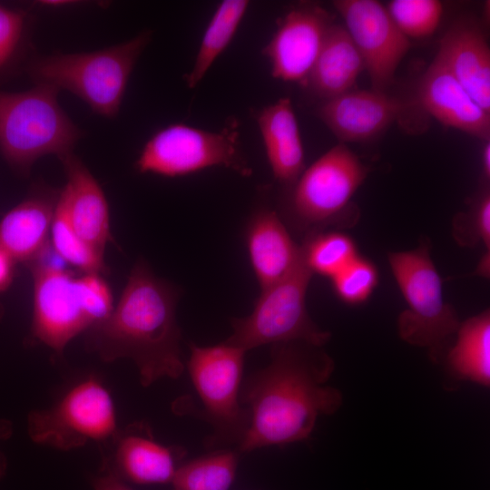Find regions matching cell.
Listing matches in <instances>:
<instances>
[{
    "mask_svg": "<svg viewBox=\"0 0 490 490\" xmlns=\"http://www.w3.org/2000/svg\"><path fill=\"white\" fill-rule=\"evenodd\" d=\"M333 370V359L320 347L302 341L271 345L269 363L241 384L240 402L250 422L236 450L307 440L318 418L342 405L340 390L326 385Z\"/></svg>",
    "mask_w": 490,
    "mask_h": 490,
    "instance_id": "1",
    "label": "cell"
},
{
    "mask_svg": "<svg viewBox=\"0 0 490 490\" xmlns=\"http://www.w3.org/2000/svg\"><path fill=\"white\" fill-rule=\"evenodd\" d=\"M180 289L139 260L111 314L85 332L87 351L105 362L132 360L142 386L180 377L185 363L177 322Z\"/></svg>",
    "mask_w": 490,
    "mask_h": 490,
    "instance_id": "2",
    "label": "cell"
},
{
    "mask_svg": "<svg viewBox=\"0 0 490 490\" xmlns=\"http://www.w3.org/2000/svg\"><path fill=\"white\" fill-rule=\"evenodd\" d=\"M28 265L34 279L30 340L61 358L70 341L111 314L112 291L99 274L75 277L64 268Z\"/></svg>",
    "mask_w": 490,
    "mask_h": 490,
    "instance_id": "3",
    "label": "cell"
},
{
    "mask_svg": "<svg viewBox=\"0 0 490 490\" xmlns=\"http://www.w3.org/2000/svg\"><path fill=\"white\" fill-rule=\"evenodd\" d=\"M152 39L143 31L123 43L93 52L59 53L34 58L27 71L36 84L65 90L106 118L115 117L134 66Z\"/></svg>",
    "mask_w": 490,
    "mask_h": 490,
    "instance_id": "4",
    "label": "cell"
},
{
    "mask_svg": "<svg viewBox=\"0 0 490 490\" xmlns=\"http://www.w3.org/2000/svg\"><path fill=\"white\" fill-rule=\"evenodd\" d=\"M58 92L44 84L20 92L0 90V153L22 176L44 156L61 159L73 152L82 137L59 104Z\"/></svg>",
    "mask_w": 490,
    "mask_h": 490,
    "instance_id": "5",
    "label": "cell"
},
{
    "mask_svg": "<svg viewBox=\"0 0 490 490\" xmlns=\"http://www.w3.org/2000/svg\"><path fill=\"white\" fill-rule=\"evenodd\" d=\"M388 262L407 305L398 317L399 337L410 345L427 348L432 360L438 362L460 322L455 309L444 299L442 279L428 245L390 252Z\"/></svg>",
    "mask_w": 490,
    "mask_h": 490,
    "instance_id": "6",
    "label": "cell"
},
{
    "mask_svg": "<svg viewBox=\"0 0 490 490\" xmlns=\"http://www.w3.org/2000/svg\"><path fill=\"white\" fill-rule=\"evenodd\" d=\"M299 260L283 279L261 290L251 313L230 320L232 333L226 343L249 351L264 345L302 341L322 347L330 332L320 328L306 307L307 290L313 275L303 248Z\"/></svg>",
    "mask_w": 490,
    "mask_h": 490,
    "instance_id": "7",
    "label": "cell"
},
{
    "mask_svg": "<svg viewBox=\"0 0 490 490\" xmlns=\"http://www.w3.org/2000/svg\"><path fill=\"white\" fill-rule=\"evenodd\" d=\"M26 425L33 442L63 451L101 446L119 429L113 396L93 375L74 383L52 406L31 411Z\"/></svg>",
    "mask_w": 490,
    "mask_h": 490,
    "instance_id": "8",
    "label": "cell"
},
{
    "mask_svg": "<svg viewBox=\"0 0 490 490\" xmlns=\"http://www.w3.org/2000/svg\"><path fill=\"white\" fill-rule=\"evenodd\" d=\"M245 354L225 341L208 347L190 343L186 367L202 404L200 415L212 427L209 447L238 446L249 427V411L240 402Z\"/></svg>",
    "mask_w": 490,
    "mask_h": 490,
    "instance_id": "9",
    "label": "cell"
},
{
    "mask_svg": "<svg viewBox=\"0 0 490 490\" xmlns=\"http://www.w3.org/2000/svg\"><path fill=\"white\" fill-rule=\"evenodd\" d=\"M230 169L243 177L252 173L240 147L239 124L232 120L219 132L172 123L143 145L135 169L166 177L191 174L211 167Z\"/></svg>",
    "mask_w": 490,
    "mask_h": 490,
    "instance_id": "10",
    "label": "cell"
},
{
    "mask_svg": "<svg viewBox=\"0 0 490 490\" xmlns=\"http://www.w3.org/2000/svg\"><path fill=\"white\" fill-rule=\"evenodd\" d=\"M368 168L338 142L305 169L289 189L282 210L299 229L315 230L333 222L365 181Z\"/></svg>",
    "mask_w": 490,
    "mask_h": 490,
    "instance_id": "11",
    "label": "cell"
},
{
    "mask_svg": "<svg viewBox=\"0 0 490 490\" xmlns=\"http://www.w3.org/2000/svg\"><path fill=\"white\" fill-rule=\"evenodd\" d=\"M333 5L358 48L373 90L386 92L410 48L387 7L376 0H336Z\"/></svg>",
    "mask_w": 490,
    "mask_h": 490,
    "instance_id": "12",
    "label": "cell"
},
{
    "mask_svg": "<svg viewBox=\"0 0 490 490\" xmlns=\"http://www.w3.org/2000/svg\"><path fill=\"white\" fill-rule=\"evenodd\" d=\"M101 447L100 471L137 485L171 483L186 454L181 446L157 441L144 422L119 428Z\"/></svg>",
    "mask_w": 490,
    "mask_h": 490,
    "instance_id": "13",
    "label": "cell"
},
{
    "mask_svg": "<svg viewBox=\"0 0 490 490\" xmlns=\"http://www.w3.org/2000/svg\"><path fill=\"white\" fill-rule=\"evenodd\" d=\"M333 24L332 15L317 4L303 3L287 12L262 50L271 75L303 85Z\"/></svg>",
    "mask_w": 490,
    "mask_h": 490,
    "instance_id": "14",
    "label": "cell"
},
{
    "mask_svg": "<svg viewBox=\"0 0 490 490\" xmlns=\"http://www.w3.org/2000/svg\"><path fill=\"white\" fill-rule=\"evenodd\" d=\"M412 106L386 92L354 89L321 102L316 114L340 142H365L403 119Z\"/></svg>",
    "mask_w": 490,
    "mask_h": 490,
    "instance_id": "15",
    "label": "cell"
},
{
    "mask_svg": "<svg viewBox=\"0 0 490 490\" xmlns=\"http://www.w3.org/2000/svg\"><path fill=\"white\" fill-rule=\"evenodd\" d=\"M417 103L445 126L489 140L490 113L473 100L438 55L421 77Z\"/></svg>",
    "mask_w": 490,
    "mask_h": 490,
    "instance_id": "16",
    "label": "cell"
},
{
    "mask_svg": "<svg viewBox=\"0 0 490 490\" xmlns=\"http://www.w3.org/2000/svg\"><path fill=\"white\" fill-rule=\"evenodd\" d=\"M60 161L66 175L60 193L69 222L82 240L103 255L107 243L113 240L105 195L88 168L73 152Z\"/></svg>",
    "mask_w": 490,
    "mask_h": 490,
    "instance_id": "17",
    "label": "cell"
},
{
    "mask_svg": "<svg viewBox=\"0 0 490 490\" xmlns=\"http://www.w3.org/2000/svg\"><path fill=\"white\" fill-rule=\"evenodd\" d=\"M246 242L250 261L263 290L286 277L297 265L302 249L292 240L281 217L260 204L250 219Z\"/></svg>",
    "mask_w": 490,
    "mask_h": 490,
    "instance_id": "18",
    "label": "cell"
},
{
    "mask_svg": "<svg viewBox=\"0 0 490 490\" xmlns=\"http://www.w3.org/2000/svg\"><path fill=\"white\" fill-rule=\"evenodd\" d=\"M58 194L37 185L0 220V248L15 262L29 264L47 248Z\"/></svg>",
    "mask_w": 490,
    "mask_h": 490,
    "instance_id": "19",
    "label": "cell"
},
{
    "mask_svg": "<svg viewBox=\"0 0 490 490\" xmlns=\"http://www.w3.org/2000/svg\"><path fill=\"white\" fill-rule=\"evenodd\" d=\"M473 100L490 113V49L482 31L471 23L452 25L436 54Z\"/></svg>",
    "mask_w": 490,
    "mask_h": 490,
    "instance_id": "20",
    "label": "cell"
},
{
    "mask_svg": "<svg viewBox=\"0 0 490 490\" xmlns=\"http://www.w3.org/2000/svg\"><path fill=\"white\" fill-rule=\"evenodd\" d=\"M272 174L286 189L305 168V152L291 100L282 97L255 113Z\"/></svg>",
    "mask_w": 490,
    "mask_h": 490,
    "instance_id": "21",
    "label": "cell"
},
{
    "mask_svg": "<svg viewBox=\"0 0 490 490\" xmlns=\"http://www.w3.org/2000/svg\"><path fill=\"white\" fill-rule=\"evenodd\" d=\"M365 70L346 27L334 23L302 86L321 102L327 101L354 90Z\"/></svg>",
    "mask_w": 490,
    "mask_h": 490,
    "instance_id": "22",
    "label": "cell"
},
{
    "mask_svg": "<svg viewBox=\"0 0 490 490\" xmlns=\"http://www.w3.org/2000/svg\"><path fill=\"white\" fill-rule=\"evenodd\" d=\"M456 341L447 355L452 376L483 387L490 386V313H482L460 323Z\"/></svg>",
    "mask_w": 490,
    "mask_h": 490,
    "instance_id": "23",
    "label": "cell"
},
{
    "mask_svg": "<svg viewBox=\"0 0 490 490\" xmlns=\"http://www.w3.org/2000/svg\"><path fill=\"white\" fill-rule=\"evenodd\" d=\"M248 0H224L216 8L202 35L194 64L184 76L189 88H195L216 59L228 47L248 8Z\"/></svg>",
    "mask_w": 490,
    "mask_h": 490,
    "instance_id": "24",
    "label": "cell"
},
{
    "mask_svg": "<svg viewBox=\"0 0 490 490\" xmlns=\"http://www.w3.org/2000/svg\"><path fill=\"white\" fill-rule=\"evenodd\" d=\"M240 453L219 449L181 464L172 490H230L235 479Z\"/></svg>",
    "mask_w": 490,
    "mask_h": 490,
    "instance_id": "25",
    "label": "cell"
},
{
    "mask_svg": "<svg viewBox=\"0 0 490 490\" xmlns=\"http://www.w3.org/2000/svg\"><path fill=\"white\" fill-rule=\"evenodd\" d=\"M54 250L67 263L83 273L105 274L108 268L104 256L82 240L73 230L67 216L65 202L60 191L51 225Z\"/></svg>",
    "mask_w": 490,
    "mask_h": 490,
    "instance_id": "26",
    "label": "cell"
},
{
    "mask_svg": "<svg viewBox=\"0 0 490 490\" xmlns=\"http://www.w3.org/2000/svg\"><path fill=\"white\" fill-rule=\"evenodd\" d=\"M302 248L313 274L330 279L358 256L352 239L340 232L309 234Z\"/></svg>",
    "mask_w": 490,
    "mask_h": 490,
    "instance_id": "27",
    "label": "cell"
},
{
    "mask_svg": "<svg viewBox=\"0 0 490 490\" xmlns=\"http://www.w3.org/2000/svg\"><path fill=\"white\" fill-rule=\"evenodd\" d=\"M386 7L408 39L432 35L444 13L443 5L438 0H393Z\"/></svg>",
    "mask_w": 490,
    "mask_h": 490,
    "instance_id": "28",
    "label": "cell"
},
{
    "mask_svg": "<svg viewBox=\"0 0 490 490\" xmlns=\"http://www.w3.org/2000/svg\"><path fill=\"white\" fill-rule=\"evenodd\" d=\"M337 296L345 303L358 305L367 301L378 282L376 266L358 256L345 269L331 279Z\"/></svg>",
    "mask_w": 490,
    "mask_h": 490,
    "instance_id": "29",
    "label": "cell"
},
{
    "mask_svg": "<svg viewBox=\"0 0 490 490\" xmlns=\"http://www.w3.org/2000/svg\"><path fill=\"white\" fill-rule=\"evenodd\" d=\"M27 15L24 11L0 5V74L16 57L23 44Z\"/></svg>",
    "mask_w": 490,
    "mask_h": 490,
    "instance_id": "30",
    "label": "cell"
},
{
    "mask_svg": "<svg viewBox=\"0 0 490 490\" xmlns=\"http://www.w3.org/2000/svg\"><path fill=\"white\" fill-rule=\"evenodd\" d=\"M474 227L476 237L489 251L490 248V197L485 194L480 200L474 214Z\"/></svg>",
    "mask_w": 490,
    "mask_h": 490,
    "instance_id": "31",
    "label": "cell"
},
{
    "mask_svg": "<svg viewBox=\"0 0 490 490\" xmlns=\"http://www.w3.org/2000/svg\"><path fill=\"white\" fill-rule=\"evenodd\" d=\"M91 483L93 490H133L129 484L102 471L92 477Z\"/></svg>",
    "mask_w": 490,
    "mask_h": 490,
    "instance_id": "32",
    "label": "cell"
},
{
    "mask_svg": "<svg viewBox=\"0 0 490 490\" xmlns=\"http://www.w3.org/2000/svg\"><path fill=\"white\" fill-rule=\"evenodd\" d=\"M15 260L0 248V292L5 290L14 277Z\"/></svg>",
    "mask_w": 490,
    "mask_h": 490,
    "instance_id": "33",
    "label": "cell"
},
{
    "mask_svg": "<svg viewBox=\"0 0 490 490\" xmlns=\"http://www.w3.org/2000/svg\"><path fill=\"white\" fill-rule=\"evenodd\" d=\"M13 431L12 423L6 419H0V441L11 436ZM7 468V461L5 455L0 451V478L3 477Z\"/></svg>",
    "mask_w": 490,
    "mask_h": 490,
    "instance_id": "34",
    "label": "cell"
},
{
    "mask_svg": "<svg viewBox=\"0 0 490 490\" xmlns=\"http://www.w3.org/2000/svg\"><path fill=\"white\" fill-rule=\"evenodd\" d=\"M482 169L485 179L489 180L490 177V142L485 141V145L482 152Z\"/></svg>",
    "mask_w": 490,
    "mask_h": 490,
    "instance_id": "35",
    "label": "cell"
},
{
    "mask_svg": "<svg viewBox=\"0 0 490 490\" xmlns=\"http://www.w3.org/2000/svg\"><path fill=\"white\" fill-rule=\"evenodd\" d=\"M489 251H487L484 257L481 259L475 273L480 276L486 277L489 275Z\"/></svg>",
    "mask_w": 490,
    "mask_h": 490,
    "instance_id": "36",
    "label": "cell"
},
{
    "mask_svg": "<svg viewBox=\"0 0 490 490\" xmlns=\"http://www.w3.org/2000/svg\"><path fill=\"white\" fill-rule=\"evenodd\" d=\"M1 317H2V309H0V318H1Z\"/></svg>",
    "mask_w": 490,
    "mask_h": 490,
    "instance_id": "37",
    "label": "cell"
}]
</instances>
